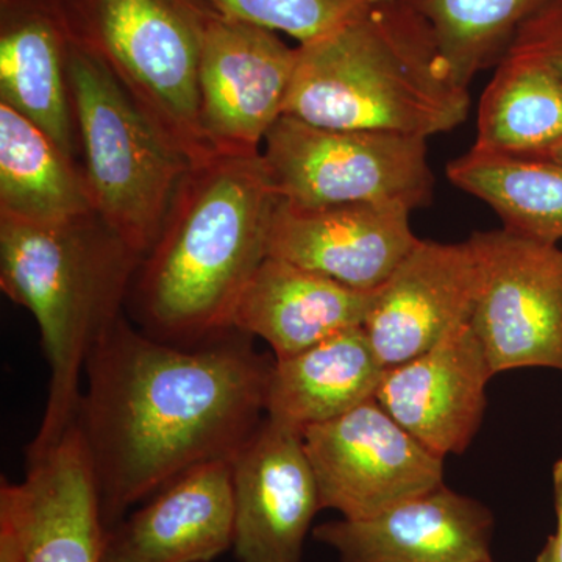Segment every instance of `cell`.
Instances as JSON below:
<instances>
[{
    "label": "cell",
    "instance_id": "obj_10",
    "mask_svg": "<svg viewBox=\"0 0 562 562\" xmlns=\"http://www.w3.org/2000/svg\"><path fill=\"white\" fill-rule=\"evenodd\" d=\"M297 46L279 33L216 13L203 36L199 98L203 135L216 155L261 154L283 116Z\"/></svg>",
    "mask_w": 562,
    "mask_h": 562
},
{
    "label": "cell",
    "instance_id": "obj_19",
    "mask_svg": "<svg viewBox=\"0 0 562 562\" xmlns=\"http://www.w3.org/2000/svg\"><path fill=\"white\" fill-rule=\"evenodd\" d=\"M375 292L268 257L244 291L233 328L268 342L283 360L364 324Z\"/></svg>",
    "mask_w": 562,
    "mask_h": 562
},
{
    "label": "cell",
    "instance_id": "obj_7",
    "mask_svg": "<svg viewBox=\"0 0 562 562\" xmlns=\"http://www.w3.org/2000/svg\"><path fill=\"white\" fill-rule=\"evenodd\" d=\"M261 155L280 201L297 209L392 203L414 211L435 190L419 136L317 127L283 114Z\"/></svg>",
    "mask_w": 562,
    "mask_h": 562
},
{
    "label": "cell",
    "instance_id": "obj_3",
    "mask_svg": "<svg viewBox=\"0 0 562 562\" xmlns=\"http://www.w3.org/2000/svg\"><path fill=\"white\" fill-rule=\"evenodd\" d=\"M471 94L447 69L424 22L401 0L297 46L284 116L317 127L419 136L460 127Z\"/></svg>",
    "mask_w": 562,
    "mask_h": 562
},
{
    "label": "cell",
    "instance_id": "obj_8",
    "mask_svg": "<svg viewBox=\"0 0 562 562\" xmlns=\"http://www.w3.org/2000/svg\"><path fill=\"white\" fill-rule=\"evenodd\" d=\"M480 283L471 324L494 375L562 372V250L505 231L473 233Z\"/></svg>",
    "mask_w": 562,
    "mask_h": 562
},
{
    "label": "cell",
    "instance_id": "obj_14",
    "mask_svg": "<svg viewBox=\"0 0 562 562\" xmlns=\"http://www.w3.org/2000/svg\"><path fill=\"white\" fill-rule=\"evenodd\" d=\"M412 210L358 203L305 210L279 201L268 257L301 266L360 291H376L420 241Z\"/></svg>",
    "mask_w": 562,
    "mask_h": 562
},
{
    "label": "cell",
    "instance_id": "obj_15",
    "mask_svg": "<svg viewBox=\"0 0 562 562\" xmlns=\"http://www.w3.org/2000/svg\"><path fill=\"white\" fill-rule=\"evenodd\" d=\"M492 376L469 321L432 349L387 369L375 401L425 449L446 460L471 446L486 412Z\"/></svg>",
    "mask_w": 562,
    "mask_h": 562
},
{
    "label": "cell",
    "instance_id": "obj_23",
    "mask_svg": "<svg viewBox=\"0 0 562 562\" xmlns=\"http://www.w3.org/2000/svg\"><path fill=\"white\" fill-rule=\"evenodd\" d=\"M454 187L486 203L505 231L547 244L562 241V165L469 150L447 165Z\"/></svg>",
    "mask_w": 562,
    "mask_h": 562
},
{
    "label": "cell",
    "instance_id": "obj_21",
    "mask_svg": "<svg viewBox=\"0 0 562 562\" xmlns=\"http://www.w3.org/2000/svg\"><path fill=\"white\" fill-rule=\"evenodd\" d=\"M562 143V77L509 49L482 95L472 149L539 158Z\"/></svg>",
    "mask_w": 562,
    "mask_h": 562
},
{
    "label": "cell",
    "instance_id": "obj_17",
    "mask_svg": "<svg viewBox=\"0 0 562 562\" xmlns=\"http://www.w3.org/2000/svg\"><path fill=\"white\" fill-rule=\"evenodd\" d=\"M233 460L191 469L111 528L109 546L131 562H213L233 549Z\"/></svg>",
    "mask_w": 562,
    "mask_h": 562
},
{
    "label": "cell",
    "instance_id": "obj_1",
    "mask_svg": "<svg viewBox=\"0 0 562 562\" xmlns=\"http://www.w3.org/2000/svg\"><path fill=\"white\" fill-rule=\"evenodd\" d=\"M272 366L236 328L179 346L122 314L88 358L76 417L106 527L191 469L233 460L266 419Z\"/></svg>",
    "mask_w": 562,
    "mask_h": 562
},
{
    "label": "cell",
    "instance_id": "obj_31",
    "mask_svg": "<svg viewBox=\"0 0 562 562\" xmlns=\"http://www.w3.org/2000/svg\"><path fill=\"white\" fill-rule=\"evenodd\" d=\"M105 562H131L128 560H125L122 554L114 552L113 549L109 546V552H106V560Z\"/></svg>",
    "mask_w": 562,
    "mask_h": 562
},
{
    "label": "cell",
    "instance_id": "obj_22",
    "mask_svg": "<svg viewBox=\"0 0 562 562\" xmlns=\"http://www.w3.org/2000/svg\"><path fill=\"white\" fill-rule=\"evenodd\" d=\"M94 213L79 162L0 103V217L58 222Z\"/></svg>",
    "mask_w": 562,
    "mask_h": 562
},
{
    "label": "cell",
    "instance_id": "obj_9",
    "mask_svg": "<svg viewBox=\"0 0 562 562\" xmlns=\"http://www.w3.org/2000/svg\"><path fill=\"white\" fill-rule=\"evenodd\" d=\"M322 509L362 520L443 484V458L372 398L303 430Z\"/></svg>",
    "mask_w": 562,
    "mask_h": 562
},
{
    "label": "cell",
    "instance_id": "obj_28",
    "mask_svg": "<svg viewBox=\"0 0 562 562\" xmlns=\"http://www.w3.org/2000/svg\"><path fill=\"white\" fill-rule=\"evenodd\" d=\"M554 512H557V532L550 536L558 562H562V458L553 465Z\"/></svg>",
    "mask_w": 562,
    "mask_h": 562
},
{
    "label": "cell",
    "instance_id": "obj_5",
    "mask_svg": "<svg viewBox=\"0 0 562 562\" xmlns=\"http://www.w3.org/2000/svg\"><path fill=\"white\" fill-rule=\"evenodd\" d=\"M70 43L111 70L151 124L199 165L203 135L199 68L216 11L203 0H49Z\"/></svg>",
    "mask_w": 562,
    "mask_h": 562
},
{
    "label": "cell",
    "instance_id": "obj_2",
    "mask_svg": "<svg viewBox=\"0 0 562 562\" xmlns=\"http://www.w3.org/2000/svg\"><path fill=\"white\" fill-rule=\"evenodd\" d=\"M279 201L261 154L192 165L133 277L125 308L133 324L179 346L233 330L244 291L268 258Z\"/></svg>",
    "mask_w": 562,
    "mask_h": 562
},
{
    "label": "cell",
    "instance_id": "obj_6",
    "mask_svg": "<svg viewBox=\"0 0 562 562\" xmlns=\"http://www.w3.org/2000/svg\"><path fill=\"white\" fill-rule=\"evenodd\" d=\"M68 76L80 166L92 206L143 260L192 165L111 70L70 41Z\"/></svg>",
    "mask_w": 562,
    "mask_h": 562
},
{
    "label": "cell",
    "instance_id": "obj_12",
    "mask_svg": "<svg viewBox=\"0 0 562 562\" xmlns=\"http://www.w3.org/2000/svg\"><path fill=\"white\" fill-rule=\"evenodd\" d=\"M232 471L236 561L302 562L322 509L302 432L265 419Z\"/></svg>",
    "mask_w": 562,
    "mask_h": 562
},
{
    "label": "cell",
    "instance_id": "obj_13",
    "mask_svg": "<svg viewBox=\"0 0 562 562\" xmlns=\"http://www.w3.org/2000/svg\"><path fill=\"white\" fill-rule=\"evenodd\" d=\"M480 266L471 241H424L375 292L364 328L386 369L438 346L471 321Z\"/></svg>",
    "mask_w": 562,
    "mask_h": 562
},
{
    "label": "cell",
    "instance_id": "obj_16",
    "mask_svg": "<svg viewBox=\"0 0 562 562\" xmlns=\"http://www.w3.org/2000/svg\"><path fill=\"white\" fill-rule=\"evenodd\" d=\"M494 516L446 484L362 520L317 525L339 562H494Z\"/></svg>",
    "mask_w": 562,
    "mask_h": 562
},
{
    "label": "cell",
    "instance_id": "obj_20",
    "mask_svg": "<svg viewBox=\"0 0 562 562\" xmlns=\"http://www.w3.org/2000/svg\"><path fill=\"white\" fill-rule=\"evenodd\" d=\"M384 368L362 325L283 360L273 358L266 419L303 432L375 398Z\"/></svg>",
    "mask_w": 562,
    "mask_h": 562
},
{
    "label": "cell",
    "instance_id": "obj_27",
    "mask_svg": "<svg viewBox=\"0 0 562 562\" xmlns=\"http://www.w3.org/2000/svg\"><path fill=\"white\" fill-rule=\"evenodd\" d=\"M0 562H22L20 539L10 517L0 513Z\"/></svg>",
    "mask_w": 562,
    "mask_h": 562
},
{
    "label": "cell",
    "instance_id": "obj_18",
    "mask_svg": "<svg viewBox=\"0 0 562 562\" xmlns=\"http://www.w3.org/2000/svg\"><path fill=\"white\" fill-rule=\"evenodd\" d=\"M0 103L27 117L79 162L69 40L49 0H0Z\"/></svg>",
    "mask_w": 562,
    "mask_h": 562
},
{
    "label": "cell",
    "instance_id": "obj_4",
    "mask_svg": "<svg viewBox=\"0 0 562 562\" xmlns=\"http://www.w3.org/2000/svg\"><path fill=\"white\" fill-rule=\"evenodd\" d=\"M139 261L95 211L58 222L0 217V290L35 317L50 368L27 457L49 449L76 420L88 358L125 313Z\"/></svg>",
    "mask_w": 562,
    "mask_h": 562
},
{
    "label": "cell",
    "instance_id": "obj_24",
    "mask_svg": "<svg viewBox=\"0 0 562 562\" xmlns=\"http://www.w3.org/2000/svg\"><path fill=\"white\" fill-rule=\"evenodd\" d=\"M430 32L447 69L471 87L483 69L497 66L525 22L550 0H401Z\"/></svg>",
    "mask_w": 562,
    "mask_h": 562
},
{
    "label": "cell",
    "instance_id": "obj_26",
    "mask_svg": "<svg viewBox=\"0 0 562 562\" xmlns=\"http://www.w3.org/2000/svg\"><path fill=\"white\" fill-rule=\"evenodd\" d=\"M512 49L539 58L562 77V0H550L525 22Z\"/></svg>",
    "mask_w": 562,
    "mask_h": 562
},
{
    "label": "cell",
    "instance_id": "obj_29",
    "mask_svg": "<svg viewBox=\"0 0 562 562\" xmlns=\"http://www.w3.org/2000/svg\"><path fill=\"white\" fill-rule=\"evenodd\" d=\"M536 562H558L557 553H554V546L552 538L547 539L546 546L539 553L538 560Z\"/></svg>",
    "mask_w": 562,
    "mask_h": 562
},
{
    "label": "cell",
    "instance_id": "obj_30",
    "mask_svg": "<svg viewBox=\"0 0 562 562\" xmlns=\"http://www.w3.org/2000/svg\"><path fill=\"white\" fill-rule=\"evenodd\" d=\"M539 160H550L554 162H560L562 165V143L554 146L553 149L546 151V154L539 157Z\"/></svg>",
    "mask_w": 562,
    "mask_h": 562
},
{
    "label": "cell",
    "instance_id": "obj_25",
    "mask_svg": "<svg viewBox=\"0 0 562 562\" xmlns=\"http://www.w3.org/2000/svg\"><path fill=\"white\" fill-rule=\"evenodd\" d=\"M231 20L284 33L299 44L321 38L383 0H203Z\"/></svg>",
    "mask_w": 562,
    "mask_h": 562
},
{
    "label": "cell",
    "instance_id": "obj_11",
    "mask_svg": "<svg viewBox=\"0 0 562 562\" xmlns=\"http://www.w3.org/2000/svg\"><path fill=\"white\" fill-rule=\"evenodd\" d=\"M0 513L16 528L22 562H105L110 528L76 420L49 449L27 457L24 482L2 480Z\"/></svg>",
    "mask_w": 562,
    "mask_h": 562
}]
</instances>
